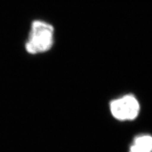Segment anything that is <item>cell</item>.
Returning <instances> with one entry per match:
<instances>
[{
	"label": "cell",
	"instance_id": "obj_1",
	"mask_svg": "<svg viewBox=\"0 0 152 152\" xmlns=\"http://www.w3.org/2000/svg\"><path fill=\"white\" fill-rule=\"evenodd\" d=\"M54 28L50 23L40 20H34L26 43L27 52L37 54L49 51L54 45Z\"/></svg>",
	"mask_w": 152,
	"mask_h": 152
},
{
	"label": "cell",
	"instance_id": "obj_2",
	"mask_svg": "<svg viewBox=\"0 0 152 152\" xmlns=\"http://www.w3.org/2000/svg\"><path fill=\"white\" fill-rule=\"evenodd\" d=\"M110 111L112 115L118 121H132L140 113V105L135 96L128 94L112 101Z\"/></svg>",
	"mask_w": 152,
	"mask_h": 152
},
{
	"label": "cell",
	"instance_id": "obj_3",
	"mask_svg": "<svg viewBox=\"0 0 152 152\" xmlns=\"http://www.w3.org/2000/svg\"><path fill=\"white\" fill-rule=\"evenodd\" d=\"M130 152H152V136L142 134L134 138Z\"/></svg>",
	"mask_w": 152,
	"mask_h": 152
}]
</instances>
